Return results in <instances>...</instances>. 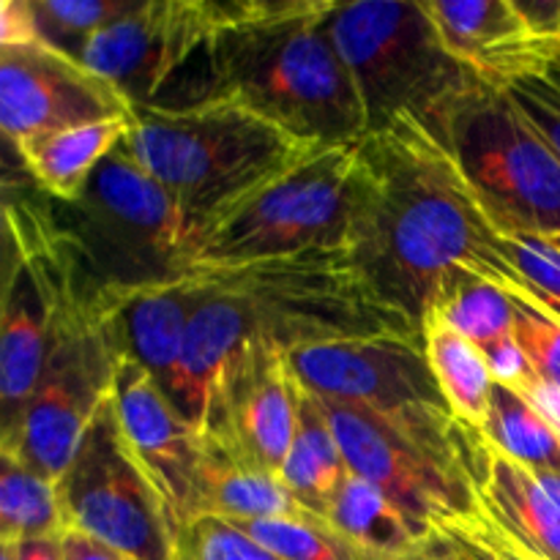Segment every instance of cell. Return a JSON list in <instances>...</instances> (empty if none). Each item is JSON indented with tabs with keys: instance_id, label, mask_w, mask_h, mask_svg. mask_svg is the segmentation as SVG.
Returning <instances> with one entry per match:
<instances>
[{
	"instance_id": "1",
	"label": "cell",
	"mask_w": 560,
	"mask_h": 560,
	"mask_svg": "<svg viewBox=\"0 0 560 560\" xmlns=\"http://www.w3.org/2000/svg\"><path fill=\"white\" fill-rule=\"evenodd\" d=\"M350 252L381 301L421 334L443 279L457 268L520 293L506 235L487 219L443 142L397 118L359 142Z\"/></svg>"
},
{
	"instance_id": "2",
	"label": "cell",
	"mask_w": 560,
	"mask_h": 560,
	"mask_svg": "<svg viewBox=\"0 0 560 560\" xmlns=\"http://www.w3.org/2000/svg\"><path fill=\"white\" fill-rule=\"evenodd\" d=\"M206 301L191 317L170 399L202 430L222 372L246 345L293 353L334 339H424L405 315L381 301L350 249H317L235 268H200Z\"/></svg>"
},
{
	"instance_id": "3",
	"label": "cell",
	"mask_w": 560,
	"mask_h": 560,
	"mask_svg": "<svg viewBox=\"0 0 560 560\" xmlns=\"http://www.w3.org/2000/svg\"><path fill=\"white\" fill-rule=\"evenodd\" d=\"M331 9V0H213L191 104L230 98L320 148L364 140L370 118L328 33Z\"/></svg>"
},
{
	"instance_id": "4",
	"label": "cell",
	"mask_w": 560,
	"mask_h": 560,
	"mask_svg": "<svg viewBox=\"0 0 560 560\" xmlns=\"http://www.w3.org/2000/svg\"><path fill=\"white\" fill-rule=\"evenodd\" d=\"M124 145L206 233L320 148L230 98L131 107Z\"/></svg>"
},
{
	"instance_id": "5",
	"label": "cell",
	"mask_w": 560,
	"mask_h": 560,
	"mask_svg": "<svg viewBox=\"0 0 560 560\" xmlns=\"http://www.w3.org/2000/svg\"><path fill=\"white\" fill-rule=\"evenodd\" d=\"M126 295L98 282L71 244L44 372L20 416L0 432V454L52 481L66 474L93 416L115 392L118 364L126 355L120 331Z\"/></svg>"
},
{
	"instance_id": "6",
	"label": "cell",
	"mask_w": 560,
	"mask_h": 560,
	"mask_svg": "<svg viewBox=\"0 0 560 560\" xmlns=\"http://www.w3.org/2000/svg\"><path fill=\"white\" fill-rule=\"evenodd\" d=\"M350 474L375 485L421 534L479 514V481L490 443L457 416L388 419L315 397Z\"/></svg>"
},
{
	"instance_id": "7",
	"label": "cell",
	"mask_w": 560,
	"mask_h": 560,
	"mask_svg": "<svg viewBox=\"0 0 560 560\" xmlns=\"http://www.w3.org/2000/svg\"><path fill=\"white\" fill-rule=\"evenodd\" d=\"M52 202L98 282L124 293L178 282L200 268L206 230L120 142L74 202Z\"/></svg>"
},
{
	"instance_id": "8",
	"label": "cell",
	"mask_w": 560,
	"mask_h": 560,
	"mask_svg": "<svg viewBox=\"0 0 560 560\" xmlns=\"http://www.w3.org/2000/svg\"><path fill=\"white\" fill-rule=\"evenodd\" d=\"M503 235H560V159L506 88L485 80L427 124Z\"/></svg>"
},
{
	"instance_id": "9",
	"label": "cell",
	"mask_w": 560,
	"mask_h": 560,
	"mask_svg": "<svg viewBox=\"0 0 560 560\" xmlns=\"http://www.w3.org/2000/svg\"><path fill=\"white\" fill-rule=\"evenodd\" d=\"M326 25L359 88L370 131L397 118L432 124L448 98L479 80L448 52L424 3H334Z\"/></svg>"
},
{
	"instance_id": "10",
	"label": "cell",
	"mask_w": 560,
	"mask_h": 560,
	"mask_svg": "<svg viewBox=\"0 0 560 560\" xmlns=\"http://www.w3.org/2000/svg\"><path fill=\"white\" fill-rule=\"evenodd\" d=\"M359 142L317 148L208 228L200 268H235L317 249H350Z\"/></svg>"
},
{
	"instance_id": "11",
	"label": "cell",
	"mask_w": 560,
	"mask_h": 560,
	"mask_svg": "<svg viewBox=\"0 0 560 560\" xmlns=\"http://www.w3.org/2000/svg\"><path fill=\"white\" fill-rule=\"evenodd\" d=\"M66 530L129 560H178V523L131 448L115 399L98 408L58 479Z\"/></svg>"
},
{
	"instance_id": "12",
	"label": "cell",
	"mask_w": 560,
	"mask_h": 560,
	"mask_svg": "<svg viewBox=\"0 0 560 560\" xmlns=\"http://www.w3.org/2000/svg\"><path fill=\"white\" fill-rule=\"evenodd\" d=\"M5 246L0 317L3 427L20 416L36 392L69 277L71 244L55 222L47 195L5 197Z\"/></svg>"
},
{
	"instance_id": "13",
	"label": "cell",
	"mask_w": 560,
	"mask_h": 560,
	"mask_svg": "<svg viewBox=\"0 0 560 560\" xmlns=\"http://www.w3.org/2000/svg\"><path fill=\"white\" fill-rule=\"evenodd\" d=\"M284 361L306 394L328 402L355 405L388 419L452 413L424 339L399 334L334 339L293 350Z\"/></svg>"
},
{
	"instance_id": "14",
	"label": "cell",
	"mask_w": 560,
	"mask_h": 560,
	"mask_svg": "<svg viewBox=\"0 0 560 560\" xmlns=\"http://www.w3.org/2000/svg\"><path fill=\"white\" fill-rule=\"evenodd\" d=\"M213 36V0H142L82 42L74 58L113 82L131 107L162 104Z\"/></svg>"
},
{
	"instance_id": "15",
	"label": "cell",
	"mask_w": 560,
	"mask_h": 560,
	"mask_svg": "<svg viewBox=\"0 0 560 560\" xmlns=\"http://www.w3.org/2000/svg\"><path fill=\"white\" fill-rule=\"evenodd\" d=\"M129 115L131 102L113 82L47 38L0 47V126L11 145Z\"/></svg>"
},
{
	"instance_id": "16",
	"label": "cell",
	"mask_w": 560,
	"mask_h": 560,
	"mask_svg": "<svg viewBox=\"0 0 560 560\" xmlns=\"http://www.w3.org/2000/svg\"><path fill=\"white\" fill-rule=\"evenodd\" d=\"M299 394L284 353L246 345L219 377L200 435L224 457L279 476L299 427Z\"/></svg>"
},
{
	"instance_id": "17",
	"label": "cell",
	"mask_w": 560,
	"mask_h": 560,
	"mask_svg": "<svg viewBox=\"0 0 560 560\" xmlns=\"http://www.w3.org/2000/svg\"><path fill=\"white\" fill-rule=\"evenodd\" d=\"M113 399L131 448L162 490L175 523L184 525L191 514V495L202 457L200 430L184 419L151 372L129 353L118 364Z\"/></svg>"
},
{
	"instance_id": "18",
	"label": "cell",
	"mask_w": 560,
	"mask_h": 560,
	"mask_svg": "<svg viewBox=\"0 0 560 560\" xmlns=\"http://www.w3.org/2000/svg\"><path fill=\"white\" fill-rule=\"evenodd\" d=\"M424 9L448 52L490 85L509 88L560 60V47L536 36L517 0H430Z\"/></svg>"
},
{
	"instance_id": "19",
	"label": "cell",
	"mask_w": 560,
	"mask_h": 560,
	"mask_svg": "<svg viewBox=\"0 0 560 560\" xmlns=\"http://www.w3.org/2000/svg\"><path fill=\"white\" fill-rule=\"evenodd\" d=\"M479 512L534 560H560V474L530 470L490 446Z\"/></svg>"
},
{
	"instance_id": "20",
	"label": "cell",
	"mask_w": 560,
	"mask_h": 560,
	"mask_svg": "<svg viewBox=\"0 0 560 560\" xmlns=\"http://www.w3.org/2000/svg\"><path fill=\"white\" fill-rule=\"evenodd\" d=\"M206 301V284L200 268L178 282L153 284L126 295L120 306V331H124L126 353L145 366L162 392L173 394L184 359L186 337L191 317Z\"/></svg>"
},
{
	"instance_id": "21",
	"label": "cell",
	"mask_w": 560,
	"mask_h": 560,
	"mask_svg": "<svg viewBox=\"0 0 560 560\" xmlns=\"http://www.w3.org/2000/svg\"><path fill=\"white\" fill-rule=\"evenodd\" d=\"M129 118L96 120L47 131L20 142L16 153L42 195L55 202H74L85 191L98 164L124 142Z\"/></svg>"
},
{
	"instance_id": "22",
	"label": "cell",
	"mask_w": 560,
	"mask_h": 560,
	"mask_svg": "<svg viewBox=\"0 0 560 560\" xmlns=\"http://www.w3.org/2000/svg\"><path fill=\"white\" fill-rule=\"evenodd\" d=\"M295 514H304V509L295 503L277 474L235 463L202 438L189 520L222 517L230 523H246V520L295 517Z\"/></svg>"
},
{
	"instance_id": "23",
	"label": "cell",
	"mask_w": 560,
	"mask_h": 560,
	"mask_svg": "<svg viewBox=\"0 0 560 560\" xmlns=\"http://www.w3.org/2000/svg\"><path fill=\"white\" fill-rule=\"evenodd\" d=\"M301 388V386H299ZM350 476L331 424L312 394H299V427L279 479L304 512L326 520L328 506Z\"/></svg>"
},
{
	"instance_id": "24",
	"label": "cell",
	"mask_w": 560,
	"mask_h": 560,
	"mask_svg": "<svg viewBox=\"0 0 560 560\" xmlns=\"http://www.w3.org/2000/svg\"><path fill=\"white\" fill-rule=\"evenodd\" d=\"M326 520L355 545L388 560H405L430 539L375 485L355 474L339 487Z\"/></svg>"
},
{
	"instance_id": "25",
	"label": "cell",
	"mask_w": 560,
	"mask_h": 560,
	"mask_svg": "<svg viewBox=\"0 0 560 560\" xmlns=\"http://www.w3.org/2000/svg\"><path fill=\"white\" fill-rule=\"evenodd\" d=\"M424 348L452 413L468 427L481 430L495 386L485 353L438 317L424 323Z\"/></svg>"
},
{
	"instance_id": "26",
	"label": "cell",
	"mask_w": 560,
	"mask_h": 560,
	"mask_svg": "<svg viewBox=\"0 0 560 560\" xmlns=\"http://www.w3.org/2000/svg\"><path fill=\"white\" fill-rule=\"evenodd\" d=\"M430 317L452 326L479 350L514 334L512 295L490 279L465 268H457L443 279L427 320Z\"/></svg>"
},
{
	"instance_id": "27",
	"label": "cell",
	"mask_w": 560,
	"mask_h": 560,
	"mask_svg": "<svg viewBox=\"0 0 560 560\" xmlns=\"http://www.w3.org/2000/svg\"><path fill=\"white\" fill-rule=\"evenodd\" d=\"M481 435L492 448L530 470L560 474V441L545 416L512 386L495 383Z\"/></svg>"
},
{
	"instance_id": "28",
	"label": "cell",
	"mask_w": 560,
	"mask_h": 560,
	"mask_svg": "<svg viewBox=\"0 0 560 560\" xmlns=\"http://www.w3.org/2000/svg\"><path fill=\"white\" fill-rule=\"evenodd\" d=\"M0 539L66 534L58 481L0 454Z\"/></svg>"
},
{
	"instance_id": "29",
	"label": "cell",
	"mask_w": 560,
	"mask_h": 560,
	"mask_svg": "<svg viewBox=\"0 0 560 560\" xmlns=\"http://www.w3.org/2000/svg\"><path fill=\"white\" fill-rule=\"evenodd\" d=\"M233 525L284 560H388L339 534L328 520L306 512L295 517L246 520Z\"/></svg>"
},
{
	"instance_id": "30",
	"label": "cell",
	"mask_w": 560,
	"mask_h": 560,
	"mask_svg": "<svg viewBox=\"0 0 560 560\" xmlns=\"http://www.w3.org/2000/svg\"><path fill=\"white\" fill-rule=\"evenodd\" d=\"M142 0H33L42 36L74 55L91 36L135 11Z\"/></svg>"
},
{
	"instance_id": "31",
	"label": "cell",
	"mask_w": 560,
	"mask_h": 560,
	"mask_svg": "<svg viewBox=\"0 0 560 560\" xmlns=\"http://www.w3.org/2000/svg\"><path fill=\"white\" fill-rule=\"evenodd\" d=\"M520 293L560 320V246L545 235H506Z\"/></svg>"
},
{
	"instance_id": "32",
	"label": "cell",
	"mask_w": 560,
	"mask_h": 560,
	"mask_svg": "<svg viewBox=\"0 0 560 560\" xmlns=\"http://www.w3.org/2000/svg\"><path fill=\"white\" fill-rule=\"evenodd\" d=\"M178 560H284L222 517H191L178 525Z\"/></svg>"
},
{
	"instance_id": "33",
	"label": "cell",
	"mask_w": 560,
	"mask_h": 560,
	"mask_svg": "<svg viewBox=\"0 0 560 560\" xmlns=\"http://www.w3.org/2000/svg\"><path fill=\"white\" fill-rule=\"evenodd\" d=\"M509 295L514 304V339L523 348L530 370L539 381L560 388V320L523 295Z\"/></svg>"
},
{
	"instance_id": "34",
	"label": "cell",
	"mask_w": 560,
	"mask_h": 560,
	"mask_svg": "<svg viewBox=\"0 0 560 560\" xmlns=\"http://www.w3.org/2000/svg\"><path fill=\"white\" fill-rule=\"evenodd\" d=\"M435 539L457 560H534L512 539H506L481 512L441 525Z\"/></svg>"
},
{
	"instance_id": "35",
	"label": "cell",
	"mask_w": 560,
	"mask_h": 560,
	"mask_svg": "<svg viewBox=\"0 0 560 560\" xmlns=\"http://www.w3.org/2000/svg\"><path fill=\"white\" fill-rule=\"evenodd\" d=\"M506 91L517 98L520 107L534 120L536 129L545 135L560 159V63L520 77Z\"/></svg>"
},
{
	"instance_id": "36",
	"label": "cell",
	"mask_w": 560,
	"mask_h": 560,
	"mask_svg": "<svg viewBox=\"0 0 560 560\" xmlns=\"http://www.w3.org/2000/svg\"><path fill=\"white\" fill-rule=\"evenodd\" d=\"M481 353H485L487 366H490L495 383H503V386H512V388H523L525 383L536 377L534 370H530L528 359H525L523 348H520V342L514 339V334L512 337L487 345Z\"/></svg>"
},
{
	"instance_id": "37",
	"label": "cell",
	"mask_w": 560,
	"mask_h": 560,
	"mask_svg": "<svg viewBox=\"0 0 560 560\" xmlns=\"http://www.w3.org/2000/svg\"><path fill=\"white\" fill-rule=\"evenodd\" d=\"M36 11L33 0H3L0 3V47H22V44L38 42Z\"/></svg>"
},
{
	"instance_id": "38",
	"label": "cell",
	"mask_w": 560,
	"mask_h": 560,
	"mask_svg": "<svg viewBox=\"0 0 560 560\" xmlns=\"http://www.w3.org/2000/svg\"><path fill=\"white\" fill-rule=\"evenodd\" d=\"M517 392L545 416V421L552 427V432H556V438L560 441V388L534 377V381H528Z\"/></svg>"
},
{
	"instance_id": "39",
	"label": "cell",
	"mask_w": 560,
	"mask_h": 560,
	"mask_svg": "<svg viewBox=\"0 0 560 560\" xmlns=\"http://www.w3.org/2000/svg\"><path fill=\"white\" fill-rule=\"evenodd\" d=\"M9 541L14 550V560H66L63 534L58 536H36V539H0Z\"/></svg>"
},
{
	"instance_id": "40",
	"label": "cell",
	"mask_w": 560,
	"mask_h": 560,
	"mask_svg": "<svg viewBox=\"0 0 560 560\" xmlns=\"http://www.w3.org/2000/svg\"><path fill=\"white\" fill-rule=\"evenodd\" d=\"M63 547H66V560H129L120 556V552L88 539V536L74 534V530H66L63 534Z\"/></svg>"
},
{
	"instance_id": "41",
	"label": "cell",
	"mask_w": 560,
	"mask_h": 560,
	"mask_svg": "<svg viewBox=\"0 0 560 560\" xmlns=\"http://www.w3.org/2000/svg\"><path fill=\"white\" fill-rule=\"evenodd\" d=\"M405 560H457V558H454L452 552H448L446 547L435 539V534H432L430 539H427L424 545L413 552V556H408Z\"/></svg>"
},
{
	"instance_id": "42",
	"label": "cell",
	"mask_w": 560,
	"mask_h": 560,
	"mask_svg": "<svg viewBox=\"0 0 560 560\" xmlns=\"http://www.w3.org/2000/svg\"><path fill=\"white\" fill-rule=\"evenodd\" d=\"M552 241H556V244H558V246H560V235H558V238H552Z\"/></svg>"
},
{
	"instance_id": "43",
	"label": "cell",
	"mask_w": 560,
	"mask_h": 560,
	"mask_svg": "<svg viewBox=\"0 0 560 560\" xmlns=\"http://www.w3.org/2000/svg\"><path fill=\"white\" fill-rule=\"evenodd\" d=\"M558 63H560V60H558Z\"/></svg>"
}]
</instances>
